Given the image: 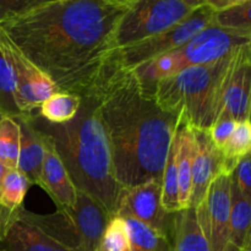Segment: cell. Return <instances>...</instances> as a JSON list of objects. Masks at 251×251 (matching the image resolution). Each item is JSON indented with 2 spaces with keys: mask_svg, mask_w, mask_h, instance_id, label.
<instances>
[{
  "mask_svg": "<svg viewBox=\"0 0 251 251\" xmlns=\"http://www.w3.org/2000/svg\"><path fill=\"white\" fill-rule=\"evenodd\" d=\"M127 5L56 0L0 24L10 41L59 92H88L117 50L114 33Z\"/></svg>",
  "mask_w": 251,
  "mask_h": 251,
  "instance_id": "6da1fadb",
  "label": "cell"
},
{
  "mask_svg": "<svg viewBox=\"0 0 251 251\" xmlns=\"http://www.w3.org/2000/svg\"><path fill=\"white\" fill-rule=\"evenodd\" d=\"M87 93L100 109L117 183L129 189L162 180L179 120L159 107L153 90L113 54Z\"/></svg>",
  "mask_w": 251,
  "mask_h": 251,
  "instance_id": "7a4b0ae2",
  "label": "cell"
},
{
  "mask_svg": "<svg viewBox=\"0 0 251 251\" xmlns=\"http://www.w3.org/2000/svg\"><path fill=\"white\" fill-rule=\"evenodd\" d=\"M80 97V110L70 122L53 124L38 114L29 115V119L53 140L76 189L96 199L114 217L123 188L115 180L97 102L88 93Z\"/></svg>",
  "mask_w": 251,
  "mask_h": 251,
  "instance_id": "3957f363",
  "label": "cell"
},
{
  "mask_svg": "<svg viewBox=\"0 0 251 251\" xmlns=\"http://www.w3.org/2000/svg\"><path fill=\"white\" fill-rule=\"evenodd\" d=\"M229 54L216 63L186 68L154 86L159 107L195 130H208L218 119L222 108L225 76Z\"/></svg>",
  "mask_w": 251,
  "mask_h": 251,
  "instance_id": "277c9868",
  "label": "cell"
},
{
  "mask_svg": "<svg viewBox=\"0 0 251 251\" xmlns=\"http://www.w3.org/2000/svg\"><path fill=\"white\" fill-rule=\"evenodd\" d=\"M193 11L180 0H134L127 5L115 29V49L162 33L183 21Z\"/></svg>",
  "mask_w": 251,
  "mask_h": 251,
  "instance_id": "5b68a950",
  "label": "cell"
},
{
  "mask_svg": "<svg viewBox=\"0 0 251 251\" xmlns=\"http://www.w3.org/2000/svg\"><path fill=\"white\" fill-rule=\"evenodd\" d=\"M215 10L211 9L208 5H202L194 10L186 19L167 31L139 43L117 49L114 53L115 60L124 68L135 69L157 56L180 48L195 34L215 24Z\"/></svg>",
  "mask_w": 251,
  "mask_h": 251,
  "instance_id": "8992f818",
  "label": "cell"
},
{
  "mask_svg": "<svg viewBox=\"0 0 251 251\" xmlns=\"http://www.w3.org/2000/svg\"><path fill=\"white\" fill-rule=\"evenodd\" d=\"M0 48L9 61L15 81V96L24 117L34 114L42 103L59 92L48 75L37 68L0 29Z\"/></svg>",
  "mask_w": 251,
  "mask_h": 251,
  "instance_id": "52a82bcc",
  "label": "cell"
},
{
  "mask_svg": "<svg viewBox=\"0 0 251 251\" xmlns=\"http://www.w3.org/2000/svg\"><path fill=\"white\" fill-rule=\"evenodd\" d=\"M251 42L247 36L212 24L193 37L184 46L171 51L176 60V74L186 68L216 63L238 47Z\"/></svg>",
  "mask_w": 251,
  "mask_h": 251,
  "instance_id": "ba28073f",
  "label": "cell"
},
{
  "mask_svg": "<svg viewBox=\"0 0 251 251\" xmlns=\"http://www.w3.org/2000/svg\"><path fill=\"white\" fill-rule=\"evenodd\" d=\"M115 216H130L156 230L171 244L174 213L162 206V180H151L123 189Z\"/></svg>",
  "mask_w": 251,
  "mask_h": 251,
  "instance_id": "9c48e42d",
  "label": "cell"
},
{
  "mask_svg": "<svg viewBox=\"0 0 251 251\" xmlns=\"http://www.w3.org/2000/svg\"><path fill=\"white\" fill-rule=\"evenodd\" d=\"M250 100L251 42H248L238 47L230 55L223 82L222 108L218 119H232L237 123L248 120Z\"/></svg>",
  "mask_w": 251,
  "mask_h": 251,
  "instance_id": "30bf717a",
  "label": "cell"
},
{
  "mask_svg": "<svg viewBox=\"0 0 251 251\" xmlns=\"http://www.w3.org/2000/svg\"><path fill=\"white\" fill-rule=\"evenodd\" d=\"M199 222L210 251H228L230 215V174L222 173L212 181L207 198L196 207Z\"/></svg>",
  "mask_w": 251,
  "mask_h": 251,
  "instance_id": "8fae6325",
  "label": "cell"
},
{
  "mask_svg": "<svg viewBox=\"0 0 251 251\" xmlns=\"http://www.w3.org/2000/svg\"><path fill=\"white\" fill-rule=\"evenodd\" d=\"M194 130L195 157L191 173V196L189 207H198L207 198L212 181L225 172V159L215 146L207 130Z\"/></svg>",
  "mask_w": 251,
  "mask_h": 251,
  "instance_id": "7c38bea8",
  "label": "cell"
},
{
  "mask_svg": "<svg viewBox=\"0 0 251 251\" xmlns=\"http://www.w3.org/2000/svg\"><path fill=\"white\" fill-rule=\"evenodd\" d=\"M41 134L44 142L41 188L53 199L58 210H71L76 203L77 189L74 185L60 156L56 152L53 140L44 132L41 131Z\"/></svg>",
  "mask_w": 251,
  "mask_h": 251,
  "instance_id": "4fadbf2b",
  "label": "cell"
},
{
  "mask_svg": "<svg viewBox=\"0 0 251 251\" xmlns=\"http://www.w3.org/2000/svg\"><path fill=\"white\" fill-rule=\"evenodd\" d=\"M70 211L75 222L82 251H97L112 216L96 199L77 190V198Z\"/></svg>",
  "mask_w": 251,
  "mask_h": 251,
  "instance_id": "5bb4252c",
  "label": "cell"
},
{
  "mask_svg": "<svg viewBox=\"0 0 251 251\" xmlns=\"http://www.w3.org/2000/svg\"><path fill=\"white\" fill-rule=\"evenodd\" d=\"M20 125V153L17 171L21 172L32 185L41 186L44 161V142L41 131L32 124L29 117L16 118Z\"/></svg>",
  "mask_w": 251,
  "mask_h": 251,
  "instance_id": "9a60e30c",
  "label": "cell"
},
{
  "mask_svg": "<svg viewBox=\"0 0 251 251\" xmlns=\"http://www.w3.org/2000/svg\"><path fill=\"white\" fill-rule=\"evenodd\" d=\"M19 218L36 226L54 242L70 249L82 251L80 237L69 210H58V212L51 215L42 216L34 215L21 207L19 211Z\"/></svg>",
  "mask_w": 251,
  "mask_h": 251,
  "instance_id": "2e32d148",
  "label": "cell"
},
{
  "mask_svg": "<svg viewBox=\"0 0 251 251\" xmlns=\"http://www.w3.org/2000/svg\"><path fill=\"white\" fill-rule=\"evenodd\" d=\"M172 251H210L207 238L199 222L195 207L174 213Z\"/></svg>",
  "mask_w": 251,
  "mask_h": 251,
  "instance_id": "e0dca14e",
  "label": "cell"
},
{
  "mask_svg": "<svg viewBox=\"0 0 251 251\" xmlns=\"http://www.w3.org/2000/svg\"><path fill=\"white\" fill-rule=\"evenodd\" d=\"M178 135V180H179V205L181 210L190 205L191 173L195 157V135L190 126L179 124Z\"/></svg>",
  "mask_w": 251,
  "mask_h": 251,
  "instance_id": "ac0fdd59",
  "label": "cell"
},
{
  "mask_svg": "<svg viewBox=\"0 0 251 251\" xmlns=\"http://www.w3.org/2000/svg\"><path fill=\"white\" fill-rule=\"evenodd\" d=\"M251 226V201L230 176V215L228 251H243Z\"/></svg>",
  "mask_w": 251,
  "mask_h": 251,
  "instance_id": "d6986e66",
  "label": "cell"
},
{
  "mask_svg": "<svg viewBox=\"0 0 251 251\" xmlns=\"http://www.w3.org/2000/svg\"><path fill=\"white\" fill-rule=\"evenodd\" d=\"M55 242L31 223L17 218L0 247L7 251H54Z\"/></svg>",
  "mask_w": 251,
  "mask_h": 251,
  "instance_id": "ffe728a7",
  "label": "cell"
},
{
  "mask_svg": "<svg viewBox=\"0 0 251 251\" xmlns=\"http://www.w3.org/2000/svg\"><path fill=\"white\" fill-rule=\"evenodd\" d=\"M81 102V97L75 93L55 92L42 103L38 115L53 124H64L77 115Z\"/></svg>",
  "mask_w": 251,
  "mask_h": 251,
  "instance_id": "44dd1931",
  "label": "cell"
},
{
  "mask_svg": "<svg viewBox=\"0 0 251 251\" xmlns=\"http://www.w3.org/2000/svg\"><path fill=\"white\" fill-rule=\"evenodd\" d=\"M178 135L174 134L162 176V206L169 213L180 211L178 180Z\"/></svg>",
  "mask_w": 251,
  "mask_h": 251,
  "instance_id": "7402d4cb",
  "label": "cell"
},
{
  "mask_svg": "<svg viewBox=\"0 0 251 251\" xmlns=\"http://www.w3.org/2000/svg\"><path fill=\"white\" fill-rule=\"evenodd\" d=\"M125 221L131 251H171V244L154 229L130 216H119Z\"/></svg>",
  "mask_w": 251,
  "mask_h": 251,
  "instance_id": "603a6c76",
  "label": "cell"
},
{
  "mask_svg": "<svg viewBox=\"0 0 251 251\" xmlns=\"http://www.w3.org/2000/svg\"><path fill=\"white\" fill-rule=\"evenodd\" d=\"M221 152L225 159V172L232 174L238 161L251 152V124L248 120L238 123Z\"/></svg>",
  "mask_w": 251,
  "mask_h": 251,
  "instance_id": "cb8c5ba5",
  "label": "cell"
},
{
  "mask_svg": "<svg viewBox=\"0 0 251 251\" xmlns=\"http://www.w3.org/2000/svg\"><path fill=\"white\" fill-rule=\"evenodd\" d=\"M20 153V125L16 118L0 119V162L9 169H17Z\"/></svg>",
  "mask_w": 251,
  "mask_h": 251,
  "instance_id": "d4e9b609",
  "label": "cell"
},
{
  "mask_svg": "<svg viewBox=\"0 0 251 251\" xmlns=\"http://www.w3.org/2000/svg\"><path fill=\"white\" fill-rule=\"evenodd\" d=\"M215 22L251 39V0H242L229 9L216 12Z\"/></svg>",
  "mask_w": 251,
  "mask_h": 251,
  "instance_id": "484cf974",
  "label": "cell"
},
{
  "mask_svg": "<svg viewBox=\"0 0 251 251\" xmlns=\"http://www.w3.org/2000/svg\"><path fill=\"white\" fill-rule=\"evenodd\" d=\"M31 185V181L21 172L17 169H9L2 181L0 203L10 210L22 207L24 199Z\"/></svg>",
  "mask_w": 251,
  "mask_h": 251,
  "instance_id": "4316f807",
  "label": "cell"
},
{
  "mask_svg": "<svg viewBox=\"0 0 251 251\" xmlns=\"http://www.w3.org/2000/svg\"><path fill=\"white\" fill-rule=\"evenodd\" d=\"M0 110L12 118L24 117L20 112L15 96V81L9 61L0 48Z\"/></svg>",
  "mask_w": 251,
  "mask_h": 251,
  "instance_id": "83f0119b",
  "label": "cell"
},
{
  "mask_svg": "<svg viewBox=\"0 0 251 251\" xmlns=\"http://www.w3.org/2000/svg\"><path fill=\"white\" fill-rule=\"evenodd\" d=\"M100 245L108 251H130L127 228L122 217H112L105 228Z\"/></svg>",
  "mask_w": 251,
  "mask_h": 251,
  "instance_id": "f1b7e54d",
  "label": "cell"
},
{
  "mask_svg": "<svg viewBox=\"0 0 251 251\" xmlns=\"http://www.w3.org/2000/svg\"><path fill=\"white\" fill-rule=\"evenodd\" d=\"M42 4H44L42 0H0V24L15 19Z\"/></svg>",
  "mask_w": 251,
  "mask_h": 251,
  "instance_id": "f546056e",
  "label": "cell"
},
{
  "mask_svg": "<svg viewBox=\"0 0 251 251\" xmlns=\"http://www.w3.org/2000/svg\"><path fill=\"white\" fill-rule=\"evenodd\" d=\"M243 195L251 201V152L240 158L230 174Z\"/></svg>",
  "mask_w": 251,
  "mask_h": 251,
  "instance_id": "4dcf8cb0",
  "label": "cell"
},
{
  "mask_svg": "<svg viewBox=\"0 0 251 251\" xmlns=\"http://www.w3.org/2000/svg\"><path fill=\"white\" fill-rule=\"evenodd\" d=\"M238 123L232 119H218L210 129L207 130L211 140L218 150H222L226 142L232 136L233 131L237 127Z\"/></svg>",
  "mask_w": 251,
  "mask_h": 251,
  "instance_id": "1f68e13d",
  "label": "cell"
},
{
  "mask_svg": "<svg viewBox=\"0 0 251 251\" xmlns=\"http://www.w3.org/2000/svg\"><path fill=\"white\" fill-rule=\"evenodd\" d=\"M240 1L242 0H206V5H208L216 12H220L234 6V5H237Z\"/></svg>",
  "mask_w": 251,
  "mask_h": 251,
  "instance_id": "d6a6232c",
  "label": "cell"
},
{
  "mask_svg": "<svg viewBox=\"0 0 251 251\" xmlns=\"http://www.w3.org/2000/svg\"><path fill=\"white\" fill-rule=\"evenodd\" d=\"M180 1L184 2L185 5H188V6L191 7L193 10L198 9V7L206 4V0H180Z\"/></svg>",
  "mask_w": 251,
  "mask_h": 251,
  "instance_id": "836d02e7",
  "label": "cell"
},
{
  "mask_svg": "<svg viewBox=\"0 0 251 251\" xmlns=\"http://www.w3.org/2000/svg\"><path fill=\"white\" fill-rule=\"evenodd\" d=\"M9 172V168H7L6 166H4V164L0 162V198H1V189H2V181H4V178L5 176H6V173Z\"/></svg>",
  "mask_w": 251,
  "mask_h": 251,
  "instance_id": "e575fe53",
  "label": "cell"
},
{
  "mask_svg": "<svg viewBox=\"0 0 251 251\" xmlns=\"http://www.w3.org/2000/svg\"><path fill=\"white\" fill-rule=\"evenodd\" d=\"M243 251H251V226H250L249 233H248L247 240H245V245H244V249H243Z\"/></svg>",
  "mask_w": 251,
  "mask_h": 251,
  "instance_id": "d590c367",
  "label": "cell"
},
{
  "mask_svg": "<svg viewBox=\"0 0 251 251\" xmlns=\"http://www.w3.org/2000/svg\"><path fill=\"white\" fill-rule=\"evenodd\" d=\"M54 251H80V250L70 249V248H66V247H64V245L59 244V243L55 242V245H54Z\"/></svg>",
  "mask_w": 251,
  "mask_h": 251,
  "instance_id": "8d00e7d4",
  "label": "cell"
},
{
  "mask_svg": "<svg viewBox=\"0 0 251 251\" xmlns=\"http://www.w3.org/2000/svg\"><path fill=\"white\" fill-rule=\"evenodd\" d=\"M109 1L114 2V4H118V5H129L130 2L134 1V0H109Z\"/></svg>",
  "mask_w": 251,
  "mask_h": 251,
  "instance_id": "74e56055",
  "label": "cell"
},
{
  "mask_svg": "<svg viewBox=\"0 0 251 251\" xmlns=\"http://www.w3.org/2000/svg\"><path fill=\"white\" fill-rule=\"evenodd\" d=\"M248 122L251 124V100H250V107H249V114H248Z\"/></svg>",
  "mask_w": 251,
  "mask_h": 251,
  "instance_id": "f35d334b",
  "label": "cell"
},
{
  "mask_svg": "<svg viewBox=\"0 0 251 251\" xmlns=\"http://www.w3.org/2000/svg\"><path fill=\"white\" fill-rule=\"evenodd\" d=\"M97 251H108V250H105V249H104V248H103V247H102V245H100V248H98V249H97Z\"/></svg>",
  "mask_w": 251,
  "mask_h": 251,
  "instance_id": "ab89813d",
  "label": "cell"
},
{
  "mask_svg": "<svg viewBox=\"0 0 251 251\" xmlns=\"http://www.w3.org/2000/svg\"><path fill=\"white\" fill-rule=\"evenodd\" d=\"M42 1L44 2V4H46V2H50V1H56V0H42Z\"/></svg>",
  "mask_w": 251,
  "mask_h": 251,
  "instance_id": "60d3db41",
  "label": "cell"
},
{
  "mask_svg": "<svg viewBox=\"0 0 251 251\" xmlns=\"http://www.w3.org/2000/svg\"><path fill=\"white\" fill-rule=\"evenodd\" d=\"M4 115H5V114H4V113H2V112H1V110H0V119H1V118H2V117H4Z\"/></svg>",
  "mask_w": 251,
  "mask_h": 251,
  "instance_id": "b9f144b4",
  "label": "cell"
},
{
  "mask_svg": "<svg viewBox=\"0 0 251 251\" xmlns=\"http://www.w3.org/2000/svg\"><path fill=\"white\" fill-rule=\"evenodd\" d=\"M0 251H7V250H6V249H4V248L0 247Z\"/></svg>",
  "mask_w": 251,
  "mask_h": 251,
  "instance_id": "7bdbcfd3",
  "label": "cell"
},
{
  "mask_svg": "<svg viewBox=\"0 0 251 251\" xmlns=\"http://www.w3.org/2000/svg\"><path fill=\"white\" fill-rule=\"evenodd\" d=\"M130 251H131V250H130Z\"/></svg>",
  "mask_w": 251,
  "mask_h": 251,
  "instance_id": "ee69618b",
  "label": "cell"
},
{
  "mask_svg": "<svg viewBox=\"0 0 251 251\" xmlns=\"http://www.w3.org/2000/svg\"><path fill=\"white\" fill-rule=\"evenodd\" d=\"M171 251H172V250H171Z\"/></svg>",
  "mask_w": 251,
  "mask_h": 251,
  "instance_id": "f6af8a7d",
  "label": "cell"
}]
</instances>
